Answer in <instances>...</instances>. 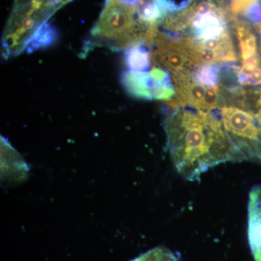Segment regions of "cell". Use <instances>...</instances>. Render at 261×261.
Here are the masks:
<instances>
[{
    "label": "cell",
    "instance_id": "1",
    "mask_svg": "<svg viewBox=\"0 0 261 261\" xmlns=\"http://www.w3.org/2000/svg\"><path fill=\"white\" fill-rule=\"evenodd\" d=\"M165 130L173 165L187 180L199 179L202 173L221 163L239 162L218 110L170 106Z\"/></svg>",
    "mask_w": 261,
    "mask_h": 261
},
{
    "label": "cell",
    "instance_id": "2",
    "mask_svg": "<svg viewBox=\"0 0 261 261\" xmlns=\"http://www.w3.org/2000/svg\"><path fill=\"white\" fill-rule=\"evenodd\" d=\"M137 7L121 0H106L100 16L91 31L92 40L96 44L120 49L145 44L150 25L137 22Z\"/></svg>",
    "mask_w": 261,
    "mask_h": 261
},
{
    "label": "cell",
    "instance_id": "3",
    "mask_svg": "<svg viewBox=\"0 0 261 261\" xmlns=\"http://www.w3.org/2000/svg\"><path fill=\"white\" fill-rule=\"evenodd\" d=\"M121 82L128 93L140 99L169 102L176 95L169 73L163 68H152L145 72L128 70L122 75Z\"/></svg>",
    "mask_w": 261,
    "mask_h": 261
},
{
    "label": "cell",
    "instance_id": "4",
    "mask_svg": "<svg viewBox=\"0 0 261 261\" xmlns=\"http://www.w3.org/2000/svg\"><path fill=\"white\" fill-rule=\"evenodd\" d=\"M247 235L254 260L261 261V185L249 193Z\"/></svg>",
    "mask_w": 261,
    "mask_h": 261
},
{
    "label": "cell",
    "instance_id": "5",
    "mask_svg": "<svg viewBox=\"0 0 261 261\" xmlns=\"http://www.w3.org/2000/svg\"><path fill=\"white\" fill-rule=\"evenodd\" d=\"M1 150L2 176H3V179L8 177L10 181H20V180L25 178L27 173L20 171L18 168L14 167V166L19 168H27V165L23 159L14 164L21 157L3 138L1 140Z\"/></svg>",
    "mask_w": 261,
    "mask_h": 261
},
{
    "label": "cell",
    "instance_id": "6",
    "mask_svg": "<svg viewBox=\"0 0 261 261\" xmlns=\"http://www.w3.org/2000/svg\"><path fill=\"white\" fill-rule=\"evenodd\" d=\"M58 34L56 28L50 23L45 22L39 25L33 33L25 46L24 51L32 53L39 49L50 47L56 43Z\"/></svg>",
    "mask_w": 261,
    "mask_h": 261
},
{
    "label": "cell",
    "instance_id": "7",
    "mask_svg": "<svg viewBox=\"0 0 261 261\" xmlns=\"http://www.w3.org/2000/svg\"><path fill=\"white\" fill-rule=\"evenodd\" d=\"M144 44H135L127 49L126 63L130 70L145 72L148 70L152 61V53H149Z\"/></svg>",
    "mask_w": 261,
    "mask_h": 261
},
{
    "label": "cell",
    "instance_id": "8",
    "mask_svg": "<svg viewBox=\"0 0 261 261\" xmlns=\"http://www.w3.org/2000/svg\"><path fill=\"white\" fill-rule=\"evenodd\" d=\"M224 64H207L201 65L193 75L192 80L197 83L212 87L219 86L221 70Z\"/></svg>",
    "mask_w": 261,
    "mask_h": 261
},
{
    "label": "cell",
    "instance_id": "9",
    "mask_svg": "<svg viewBox=\"0 0 261 261\" xmlns=\"http://www.w3.org/2000/svg\"><path fill=\"white\" fill-rule=\"evenodd\" d=\"M132 261H181L171 250L163 247H155Z\"/></svg>",
    "mask_w": 261,
    "mask_h": 261
}]
</instances>
